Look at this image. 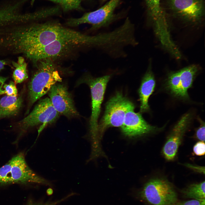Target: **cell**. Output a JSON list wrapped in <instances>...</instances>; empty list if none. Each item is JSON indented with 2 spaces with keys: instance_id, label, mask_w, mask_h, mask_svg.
<instances>
[{
  "instance_id": "cell-1",
  "label": "cell",
  "mask_w": 205,
  "mask_h": 205,
  "mask_svg": "<svg viewBox=\"0 0 205 205\" xmlns=\"http://www.w3.org/2000/svg\"><path fill=\"white\" fill-rule=\"evenodd\" d=\"M60 40L90 47L92 36L64 26L56 21L31 22L8 28L4 33L3 43L8 52L22 54L28 59L38 49Z\"/></svg>"
},
{
  "instance_id": "cell-2",
  "label": "cell",
  "mask_w": 205,
  "mask_h": 205,
  "mask_svg": "<svg viewBox=\"0 0 205 205\" xmlns=\"http://www.w3.org/2000/svg\"><path fill=\"white\" fill-rule=\"evenodd\" d=\"M36 67L37 69L28 86L27 113L35 102L48 93L55 84L62 80L53 60L47 59L40 61Z\"/></svg>"
},
{
  "instance_id": "cell-3",
  "label": "cell",
  "mask_w": 205,
  "mask_h": 205,
  "mask_svg": "<svg viewBox=\"0 0 205 205\" xmlns=\"http://www.w3.org/2000/svg\"><path fill=\"white\" fill-rule=\"evenodd\" d=\"M15 183L51 185L50 182L38 175L30 169L22 153L15 155L0 168V185Z\"/></svg>"
},
{
  "instance_id": "cell-4",
  "label": "cell",
  "mask_w": 205,
  "mask_h": 205,
  "mask_svg": "<svg viewBox=\"0 0 205 205\" xmlns=\"http://www.w3.org/2000/svg\"><path fill=\"white\" fill-rule=\"evenodd\" d=\"M111 76V75H106L95 77L89 73H87L79 81V82L88 85L91 90L92 112L89 120V126L93 141L92 146L94 147L100 145V138L98 131V119L106 87Z\"/></svg>"
},
{
  "instance_id": "cell-5",
  "label": "cell",
  "mask_w": 205,
  "mask_h": 205,
  "mask_svg": "<svg viewBox=\"0 0 205 205\" xmlns=\"http://www.w3.org/2000/svg\"><path fill=\"white\" fill-rule=\"evenodd\" d=\"M167 17L171 16L185 22H201L205 15L204 0H161Z\"/></svg>"
},
{
  "instance_id": "cell-6",
  "label": "cell",
  "mask_w": 205,
  "mask_h": 205,
  "mask_svg": "<svg viewBox=\"0 0 205 205\" xmlns=\"http://www.w3.org/2000/svg\"><path fill=\"white\" fill-rule=\"evenodd\" d=\"M137 196L151 205H174L177 201V194L173 186L167 181L162 179L148 181Z\"/></svg>"
},
{
  "instance_id": "cell-7",
  "label": "cell",
  "mask_w": 205,
  "mask_h": 205,
  "mask_svg": "<svg viewBox=\"0 0 205 205\" xmlns=\"http://www.w3.org/2000/svg\"><path fill=\"white\" fill-rule=\"evenodd\" d=\"M120 1L110 0L96 10L86 13L79 18L68 19L66 24L70 27H75L83 24H89L91 25L90 31L107 27L120 18V16L115 13V11Z\"/></svg>"
},
{
  "instance_id": "cell-8",
  "label": "cell",
  "mask_w": 205,
  "mask_h": 205,
  "mask_svg": "<svg viewBox=\"0 0 205 205\" xmlns=\"http://www.w3.org/2000/svg\"><path fill=\"white\" fill-rule=\"evenodd\" d=\"M60 115L53 107L49 98L41 100L30 114L18 122L20 136L30 128L40 125L38 136L46 127L54 123Z\"/></svg>"
},
{
  "instance_id": "cell-9",
  "label": "cell",
  "mask_w": 205,
  "mask_h": 205,
  "mask_svg": "<svg viewBox=\"0 0 205 205\" xmlns=\"http://www.w3.org/2000/svg\"><path fill=\"white\" fill-rule=\"evenodd\" d=\"M134 104L121 92H118L107 102L104 115L98 124L100 138L109 127H121L126 112L135 108Z\"/></svg>"
},
{
  "instance_id": "cell-10",
  "label": "cell",
  "mask_w": 205,
  "mask_h": 205,
  "mask_svg": "<svg viewBox=\"0 0 205 205\" xmlns=\"http://www.w3.org/2000/svg\"><path fill=\"white\" fill-rule=\"evenodd\" d=\"M161 0H144L148 20L153 25L155 33L165 48L173 44L169 33L168 19L162 6Z\"/></svg>"
},
{
  "instance_id": "cell-11",
  "label": "cell",
  "mask_w": 205,
  "mask_h": 205,
  "mask_svg": "<svg viewBox=\"0 0 205 205\" xmlns=\"http://www.w3.org/2000/svg\"><path fill=\"white\" fill-rule=\"evenodd\" d=\"M198 70L197 66L192 65L170 73L167 80V89L175 96L184 99H188V90L192 86Z\"/></svg>"
},
{
  "instance_id": "cell-12",
  "label": "cell",
  "mask_w": 205,
  "mask_h": 205,
  "mask_svg": "<svg viewBox=\"0 0 205 205\" xmlns=\"http://www.w3.org/2000/svg\"><path fill=\"white\" fill-rule=\"evenodd\" d=\"M48 93L53 107L60 115L68 118L79 116L72 96L65 85L57 83L52 87Z\"/></svg>"
},
{
  "instance_id": "cell-13",
  "label": "cell",
  "mask_w": 205,
  "mask_h": 205,
  "mask_svg": "<svg viewBox=\"0 0 205 205\" xmlns=\"http://www.w3.org/2000/svg\"><path fill=\"white\" fill-rule=\"evenodd\" d=\"M135 108L126 113L121 130L123 134L133 137L149 134L157 130V128L148 123L139 113L134 112Z\"/></svg>"
},
{
  "instance_id": "cell-14",
  "label": "cell",
  "mask_w": 205,
  "mask_h": 205,
  "mask_svg": "<svg viewBox=\"0 0 205 205\" xmlns=\"http://www.w3.org/2000/svg\"><path fill=\"white\" fill-rule=\"evenodd\" d=\"M191 118L190 114H185L178 121L172 130L163 149V153L167 159L171 160L175 157L183 137Z\"/></svg>"
},
{
  "instance_id": "cell-15",
  "label": "cell",
  "mask_w": 205,
  "mask_h": 205,
  "mask_svg": "<svg viewBox=\"0 0 205 205\" xmlns=\"http://www.w3.org/2000/svg\"><path fill=\"white\" fill-rule=\"evenodd\" d=\"M149 66L142 79L139 90L141 112H146L149 110V99L153 92L155 85V80L151 70V64H149Z\"/></svg>"
},
{
  "instance_id": "cell-16",
  "label": "cell",
  "mask_w": 205,
  "mask_h": 205,
  "mask_svg": "<svg viewBox=\"0 0 205 205\" xmlns=\"http://www.w3.org/2000/svg\"><path fill=\"white\" fill-rule=\"evenodd\" d=\"M23 99L21 96H6L0 100V118L16 115L21 107Z\"/></svg>"
},
{
  "instance_id": "cell-17",
  "label": "cell",
  "mask_w": 205,
  "mask_h": 205,
  "mask_svg": "<svg viewBox=\"0 0 205 205\" xmlns=\"http://www.w3.org/2000/svg\"><path fill=\"white\" fill-rule=\"evenodd\" d=\"M205 181L191 184L184 189L181 192L184 197L200 201H205Z\"/></svg>"
},
{
  "instance_id": "cell-18",
  "label": "cell",
  "mask_w": 205,
  "mask_h": 205,
  "mask_svg": "<svg viewBox=\"0 0 205 205\" xmlns=\"http://www.w3.org/2000/svg\"><path fill=\"white\" fill-rule=\"evenodd\" d=\"M13 64L15 69L13 74V78L15 84L20 83L26 80L28 77L27 69V64L23 57L19 56L17 62Z\"/></svg>"
},
{
  "instance_id": "cell-19",
  "label": "cell",
  "mask_w": 205,
  "mask_h": 205,
  "mask_svg": "<svg viewBox=\"0 0 205 205\" xmlns=\"http://www.w3.org/2000/svg\"><path fill=\"white\" fill-rule=\"evenodd\" d=\"M58 4L64 12L73 10H82L81 0H47Z\"/></svg>"
},
{
  "instance_id": "cell-20",
  "label": "cell",
  "mask_w": 205,
  "mask_h": 205,
  "mask_svg": "<svg viewBox=\"0 0 205 205\" xmlns=\"http://www.w3.org/2000/svg\"><path fill=\"white\" fill-rule=\"evenodd\" d=\"M14 82L11 81L3 86V89L0 91V95L6 94L9 96H17L18 91Z\"/></svg>"
},
{
  "instance_id": "cell-21",
  "label": "cell",
  "mask_w": 205,
  "mask_h": 205,
  "mask_svg": "<svg viewBox=\"0 0 205 205\" xmlns=\"http://www.w3.org/2000/svg\"><path fill=\"white\" fill-rule=\"evenodd\" d=\"M76 194L75 193L72 192L67 195L65 197L60 200L56 201H48L46 202H36L32 200H30L26 205H56L64 201L70 197Z\"/></svg>"
},
{
  "instance_id": "cell-22",
  "label": "cell",
  "mask_w": 205,
  "mask_h": 205,
  "mask_svg": "<svg viewBox=\"0 0 205 205\" xmlns=\"http://www.w3.org/2000/svg\"><path fill=\"white\" fill-rule=\"evenodd\" d=\"M200 123V125L197 129L196 135L197 138L201 141L204 142L205 141V123L200 118H198Z\"/></svg>"
},
{
  "instance_id": "cell-23",
  "label": "cell",
  "mask_w": 205,
  "mask_h": 205,
  "mask_svg": "<svg viewBox=\"0 0 205 205\" xmlns=\"http://www.w3.org/2000/svg\"><path fill=\"white\" fill-rule=\"evenodd\" d=\"M193 151L196 155L201 156L204 155L205 145L204 142L200 141L197 142L193 147Z\"/></svg>"
},
{
  "instance_id": "cell-24",
  "label": "cell",
  "mask_w": 205,
  "mask_h": 205,
  "mask_svg": "<svg viewBox=\"0 0 205 205\" xmlns=\"http://www.w3.org/2000/svg\"><path fill=\"white\" fill-rule=\"evenodd\" d=\"M174 205H205V201L193 199L187 201L177 202Z\"/></svg>"
},
{
  "instance_id": "cell-25",
  "label": "cell",
  "mask_w": 205,
  "mask_h": 205,
  "mask_svg": "<svg viewBox=\"0 0 205 205\" xmlns=\"http://www.w3.org/2000/svg\"><path fill=\"white\" fill-rule=\"evenodd\" d=\"M186 166L187 167L195 170L196 171L204 173V167L203 168V167H195V166H194L189 164H186Z\"/></svg>"
},
{
  "instance_id": "cell-26",
  "label": "cell",
  "mask_w": 205,
  "mask_h": 205,
  "mask_svg": "<svg viewBox=\"0 0 205 205\" xmlns=\"http://www.w3.org/2000/svg\"><path fill=\"white\" fill-rule=\"evenodd\" d=\"M7 78L0 76V91L2 90V87Z\"/></svg>"
},
{
  "instance_id": "cell-27",
  "label": "cell",
  "mask_w": 205,
  "mask_h": 205,
  "mask_svg": "<svg viewBox=\"0 0 205 205\" xmlns=\"http://www.w3.org/2000/svg\"><path fill=\"white\" fill-rule=\"evenodd\" d=\"M6 64V62L5 60H0V72L4 68V66Z\"/></svg>"
},
{
  "instance_id": "cell-28",
  "label": "cell",
  "mask_w": 205,
  "mask_h": 205,
  "mask_svg": "<svg viewBox=\"0 0 205 205\" xmlns=\"http://www.w3.org/2000/svg\"><path fill=\"white\" fill-rule=\"evenodd\" d=\"M46 192L48 195H50L52 194L53 190L51 188H50L47 190Z\"/></svg>"
},
{
  "instance_id": "cell-29",
  "label": "cell",
  "mask_w": 205,
  "mask_h": 205,
  "mask_svg": "<svg viewBox=\"0 0 205 205\" xmlns=\"http://www.w3.org/2000/svg\"><path fill=\"white\" fill-rule=\"evenodd\" d=\"M35 0H31V5H32L35 2Z\"/></svg>"
},
{
  "instance_id": "cell-30",
  "label": "cell",
  "mask_w": 205,
  "mask_h": 205,
  "mask_svg": "<svg viewBox=\"0 0 205 205\" xmlns=\"http://www.w3.org/2000/svg\"></svg>"
}]
</instances>
